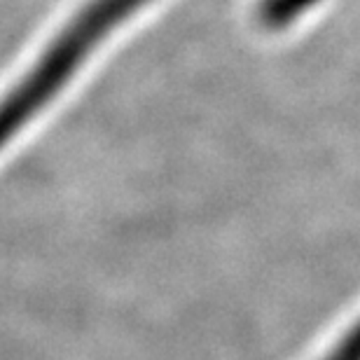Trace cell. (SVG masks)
Wrapping results in <instances>:
<instances>
[{
  "label": "cell",
  "instance_id": "cell-1",
  "mask_svg": "<svg viewBox=\"0 0 360 360\" xmlns=\"http://www.w3.org/2000/svg\"><path fill=\"white\" fill-rule=\"evenodd\" d=\"M148 3L150 0H91L84 5L49 42L17 87L0 101V148L10 143L61 87H66L77 68L115 28Z\"/></svg>",
  "mask_w": 360,
  "mask_h": 360
},
{
  "label": "cell",
  "instance_id": "cell-2",
  "mask_svg": "<svg viewBox=\"0 0 360 360\" xmlns=\"http://www.w3.org/2000/svg\"><path fill=\"white\" fill-rule=\"evenodd\" d=\"M316 3L319 0H262L260 21L267 28H283L292 24L300 14H304Z\"/></svg>",
  "mask_w": 360,
  "mask_h": 360
}]
</instances>
